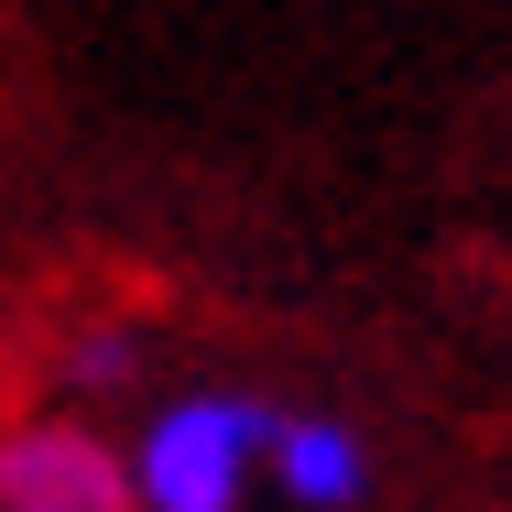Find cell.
Returning a JSON list of instances; mask_svg holds the SVG:
<instances>
[{
    "label": "cell",
    "mask_w": 512,
    "mask_h": 512,
    "mask_svg": "<svg viewBox=\"0 0 512 512\" xmlns=\"http://www.w3.org/2000/svg\"><path fill=\"white\" fill-rule=\"evenodd\" d=\"M273 480L306 512H349L371 491V447L349 425H327V414H295V425H273Z\"/></svg>",
    "instance_id": "3957f363"
},
{
    "label": "cell",
    "mask_w": 512,
    "mask_h": 512,
    "mask_svg": "<svg viewBox=\"0 0 512 512\" xmlns=\"http://www.w3.org/2000/svg\"><path fill=\"white\" fill-rule=\"evenodd\" d=\"M284 414L251 393H186L153 414V436L131 447V502L142 512H240V480L273 458Z\"/></svg>",
    "instance_id": "6da1fadb"
},
{
    "label": "cell",
    "mask_w": 512,
    "mask_h": 512,
    "mask_svg": "<svg viewBox=\"0 0 512 512\" xmlns=\"http://www.w3.org/2000/svg\"><path fill=\"white\" fill-rule=\"evenodd\" d=\"M0 512H131V469L77 425H22L0 436Z\"/></svg>",
    "instance_id": "7a4b0ae2"
},
{
    "label": "cell",
    "mask_w": 512,
    "mask_h": 512,
    "mask_svg": "<svg viewBox=\"0 0 512 512\" xmlns=\"http://www.w3.org/2000/svg\"><path fill=\"white\" fill-rule=\"evenodd\" d=\"M120 371H131V338H120V327H109V338H88V349H77V382H120Z\"/></svg>",
    "instance_id": "277c9868"
}]
</instances>
